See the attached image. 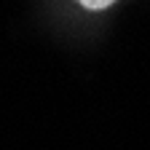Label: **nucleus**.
Returning a JSON list of instances; mask_svg holds the SVG:
<instances>
[{
  "mask_svg": "<svg viewBox=\"0 0 150 150\" xmlns=\"http://www.w3.org/2000/svg\"><path fill=\"white\" fill-rule=\"evenodd\" d=\"M78 6H83L86 11H105V8H110L115 0H75Z\"/></svg>",
  "mask_w": 150,
  "mask_h": 150,
  "instance_id": "1",
  "label": "nucleus"
}]
</instances>
